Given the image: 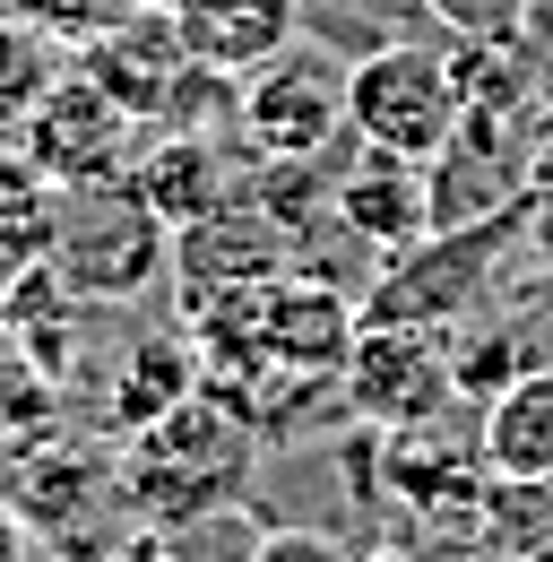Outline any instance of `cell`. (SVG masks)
I'll return each instance as SVG.
<instances>
[{"label": "cell", "mask_w": 553, "mask_h": 562, "mask_svg": "<svg viewBox=\"0 0 553 562\" xmlns=\"http://www.w3.org/2000/svg\"><path fill=\"white\" fill-rule=\"evenodd\" d=\"M147 156V122L131 104H113L95 78L69 61L53 78V95L26 113V165L53 191H95V182H131Z\"/></svg>", "instance_id": "52a82bcc"}, {"label": "cell", "mask_w": 553, "mask_h": 562, "mask_svg": "<svg viewBox=\"0 0 553 562\" xmlns=\"http://www.w3.org/2000/svg\"><path fill=\"white\" fill-rule=\"evenodd\" d=\"M528 251V209L484 216V225H432L424 243H407L398 260H381L363 285V321H407V329H450L493 303L501 260Z\"/></svg>", "instance_id": "3957f363"}, {"label": "cell", "mask_w": 553, "mask_h": 562, "mask_svg": "<svg viewBox=\"0 0 553 562\" xmlns=\"http://www.w3.org/2000/svg\"><path fill=\"white\" fill-rule=\"evenodd\" d=\"M432 546V537H424ZM441 562H528V546H510V537H450V546H432Z\"/></svg>", "instance_id": "7402d4cb"}, {"label": "cell", "mask_w": 553, "mask_h": 562, "mask_svg": "<svg viewBox=\"0 0 553 562\" xmlns=\"http://www.w3.org/2000/svg\"><path fill=\"white\" fill-rule=\"evenodd\" d=\"M78 70L95 78L113 104H131L147 131H216V122L234 131V78L207 70L200 53L182 44V26L165 18V0L122 18L113 35L78 44Z\"/></svg>", "instance_id": "7a4b0ae2"}, {"label": "cell", "mask_w": 553, "mask_h": 562, "mask_svg": "<svg viewBox=\"0 0 553 562\" xmlns=\"http://www.w3.org/2000/svg\"><path fill=\"white\" fill-rule=\"evenodd\" d=\"M165 18L182 26V44L207 70H225V78L260 70L269 53H285L303 35V0H165Z\"/></svg>", "instance_id": "4fadbf2b"}, {"label": "cell", "mask_w": 553, "mask_h": 562, "mask_svg": "<svg viewBox=\"0 0 553 562\" xmlns=\"http://www.w3.org/2000/svg\"><path fill=\"white\" fill-rule=\"evenodd\" d=\"M528 269H553V182L528 191Z\"/></svg>", "instance_id": "44dd1931"}, {"label": "cell", "mask_w": 553, "mask_h": 562, "mask_svg": "<svg viewBox=\"0 0 553 562\" xmlns=\"http://www.w3.org/2000/svg\"><path fill=\"white\" fill-rule=\"evenodd\" d=\"M225 312H242V329L260 338L276 372H329L338 381L354 338H363V294H346V285H320L312 269H285L269 278L260 294H242V303H225ZM200 329V321H191Z\"/></svg>", "instance_id": "30bf717a"}, {"label": "cell", "mask_w": 553, "mask_h": 562, "mask_svg": "<svg viewBox=\"0 0 553 562\" xmlns=\"http://www.w3.org/2000/svg\"><path fill=\"white\" fill-rule=\"evenodd\" d=\"M484 468L501 485H553V363H537L528 381H510L501 398L476 407Z\"/></svg>", "instance_id": "5bb4252c"}, {"label": "cell", "mask_w": 553, "mask_h": 562, "mask_svg": "<svg viewBox=\"0 0 553 562\" xmlns=\"http://www.w3.org/2000/svg\"><path fill=\"white\" fill-rule=\"evenodd\" d=\"M0 9H9V18H26V26H44V35H61L69 53H78V44L113 35L122 18L156 9V0H0Z\"/></svg>", "instance_id": "e0dca14e"}, {"label": "cell", "mask_w": 553, "mask_h": 562, "mask_svg": "<svg viewBox=\"0 0 553 562\" xmlns=\"http://www.w3.org/2000/svg\"><path fill=\"white\" fill-rule=\"evenodd\" d=\"M173 225L138 200V182H95V191H53V243L44 269L78 303H131L165 278Z\"/></svg>", "instance_id": "277c9868"}, {"label": "cell", "mask_w": 553, "mask_h": 562, "mask_svg": "<svg viewBox=\"0 0 553 562\" xmlns=\"http://www.w3.org/2000/svg\"><path fill=\"white\" fill-rule=\"evenodd\" d=\"M432 26H450V35H519V9L528 0H415Z\"/></svg>", "instance_id": "d6986e66"}, {"label": "cell", "mask_w": 553, "mask_h": 562, "mask_svg": "<svg viewBox=\"0 0 553 562\" xmlns=\"http://www.w3.org/2000/svg\"><path fill=\"white\" fill-rule=\"evenodd\" d=\"M467 113V87H459V35L432 44V35H398L381 53H363L346 70V131L363 147H390V156H415L432 165L450 131Z\"/></svg>", "instance_id": "5b68a950"}, {"label": "cell", "mask_w": 553, "mask_h": 562, "mask_svg": "<svg viewBox=\"0 0 553 562\" xmlns=\"http://www.w3.org/2000/svg\"><path fill=\"white\" fill-rule=\"evenodd\" d=\"M346 70L329 44H312V35H294L285 53H269L260 70L234 78V131L251 156H329L346 131Z\"/></svg>", "instance_id": "8992f818"}, {"label": "cell", "mask_w": 553, "mask_h": 562, "mask_svg": "<svg viewBox=\"0 0 553 562\" xmlns=\"http://www.w3.org/2000/svg\"><path fill=\"white\" fill-rule=\"evenodd\" d=\"M493 537L528 546V562H553V485H501L493 476Z\"/></svg>", "instance_id": "ac0fdd59"}, {"label": "cell", "mask_w": 553, "mask_h": 562, "mask_svg": "<svg viewBox=\"0 0 553 562\" xmlns=\"http://www.w3.org/2000/svg\"><path fill=\"white\" fill-rule=\"evenodd\" d=\"M338 390H346V416H363L372 432H407V424L450 416V398H459L450 338L441 329H407V321H363Z\"/></svg>", "instance_id": "9c48e42d"}, {"label": "cell", "mask_w": 553, "mask_h": 562, "mask_svg": "<svg viewBox=\"0 0 553 562\" xmlns=\"http://www.w3.org/2000/svg\"><path fill=\"white\" fill-rule=\"evenodd\" d=\"M69 61H78V53H69L61 35H44V26H26V18L0 9V122H26V113L53 95V78H61Z\"/></svg>", "instance_id": "2e32d148"}, {"label": "cell", "mask_w": 553, "mask_h": 562, "mask_svg": "<svg viewBox=\"0 0 553 562\" xmlns=\"http://www.w3.org/2000/svg\"><path fill=\"white\" fill-rule=\"evenodd\" d=\"M0 562H26V537H9V510H0Z\"/></svg>", "instance_id": "cb8c5ba5"}, {"label": "cell", "mask_w": 553, "mask_h": 562, "mask_svg": "<svg viewBox=\"0 0 553 562\" xmlns=\"http://www.w3.org/2000/svg\"><path fill=\"white\" fill-rule=\"evenodd\" d=\"M285 269H294V243H285V225L260 209V191L191 216V225H173V294H182V321H207V312L260 294V285L285 278Z\"/></svg>", "instance_id": "ba28073f"}, {"label": "cell", "mask_w": 553, "mask_h": 562, "mask_svg": "<svg viewBox=\"0 0 553 562\" xmlns=\"http://www.w3.org/2000/svg\"><path fill=\"white\" fill-rule=\"evenodd\" d=\"M191 355H182V338H138L122 363H113V424L122 432H147V424H165L182 398H191Z\"/></svg>", "instance_id": "9a60e30c"}, {"label": "cell", "mask_w": 553, "mask_h": 562, "mask_svg": "<svg viewBox=\"0 0 553 562\" xmlns=\"http://www.w3.org/2000/svg\"><path fill=\"white\" fill-rule=\"evenodd\" d=\"M354 562H441L424 537H390V546H372V554H354Z\"/></svg>", "instance_id": "603a6c76"}, {"label": "cell", "mask_w": 553, "mask_h": 562, "mask_svg": "<svg viewBox=\"0 0 553 562\" xmlns=\"http://www.w3.org/2000/svg\"><path fill=\"white\" fill-rule=\"evenodd\" d=\"M138 200L165 216V225H191V216L225 209V200H251V182H260V156L242 147V131H234V147H216L207 131H165V139L138 156Z\"/></svg>", "instance_id": "7c38bea8"}, {"label": "cell", "mask_w": 553, "mask_h": 562, "mask_svg": "<svg viewBox=\"0 0 553 562\" xmlns=\"http://www.w3.org/2000/svg\"><path fill=\"white\" fill-rule=\"evenodd\" d=\"M242 485H251V416L225 398H182L165 424L131 432V502L147 519L200 528L234 510Z\"/></svg>", "instance_id": "6da1fadb"}, {"label": "cell", "mask_w": 553, "mask_h": 562, "mask_svg": "<svg viewBox=\"0 0 553 562\" xmlns=\"http://www.w3.org/2000/svg\"><path fill=\"white\" fill-rule=\"evenodd\" d=\"M251 562H354V554H346L338 537H320V528H276V537L251 546Z\"/></svg>", "instance_id": "ffe728a7"}, {"label": "cell", "mask_w": 553, "mask_h": 562, "mask_svg": "<svg viewBox=\"0 0 553 562\" xmlns=\"http://www.w3.org/2000/svg\"><path fill=\"white\" fill-rule=\"evenodd\" d=\"M329 209L338 225L372 251V260H398L407 243L432 234V165H415V156H390V147H363L346 156V173L329 182Z\"/></svg>", "instance_id": "8fae6325"}]
</instances>
